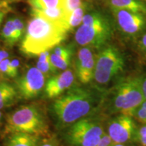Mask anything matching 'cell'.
Wrapping results in <instances>:
<instances>
[{"label": "cell", "mask_w": 146, "mask_h": 146, "mask_svg": "<svg viewBox=\"0 0 146 146\" xmlns=\"http://www.w3.org/2000/svg\"><path fill=\"white\" fill-rule=\"evenodd\" d=\"M96 58L90 47H83L78 50L76 60V74L82 84L86 85L94 78Z\"/></svg>", "instance_id": "cell-12"}, {"label": "cell", "mask_w": 146, "mask_h": 146, "mask_svg": "<svg viewBox=\"0 0 146 146\" xmlns=\"http://www.w3.org/2000/svg\"><path fill=\"white\" fill-rule=\"evenodd\" d=\"M141 85L143 97L146 99V78H143V80H141Z\"/></svg>", "instance_id": "cell-32"}, {"label": "cell", "mask_w": 146, "mask_h": 146, "mask_svg": "<svg viewBox=\"0 0 146 146\" xmlns=\"http://www.w3.org/2000/svg\"><path fill=\"white\" fill-rule=\"evenodd\" d=\"M98 104V98L94 91L73 85L55 98L50 105V112L56 127L64 129L92 114Z\"/></svg>", "instance_id": "cell-1"}, {"label": "cell", "mask_w": 146, "mask_h": 146, "mask_svg": "<svg viewBox=\"0 0 146 146\" xmlns=\"http://www.w3.org/2000/svg\"><path fill=\"white\" fill-rule=\"evenodd\" d=\"M0 72L2 73L5 76L14 78L10 66V60L8 58H5L0 62Z\"/></svg>", "instance_id": "cell-23"}, {"label": "cell", "mask_w": 146, "mask_h": 146, "mask_svg": "<svg viewBox=\"0 0 146 146\" xmlns=\"http://www.w3.org/2000/svg\"><path fill=\"white\" fill-rule=\"evenodd\" d=\"M10 66L12 69V73H13L14 78L18 77V72H19V67H20V61L18 59H13L10 60Z\"/></svg>", "instance_id": "cell-30"}, {"label": "cell", "mask_w": 146, "mask_h": 146, "mask_svg": "<svg viewBox=\"0 0 146 146\" xmlns=\"http://www.w3.org/2000/svg\"><path fill=\"white\" fill-rule=\"evenodd\" d=\"M143 100L141 79L130 77L125 78L115 87L112 104L114 108L122 114L132 116Z\"/></svg>", "instance_id": "cell-5"}, {"label": "cell", "mask_w": 146, "mask_h": 146, "mask_svg": "<svg viewBox=\"0 0 146 146\" xmlns=\"http://www.w3.org/2000/svg\"><path fill=\"white\" fill-rule=\"evenodd\" d=\"M87 5L83 3L81 6L70 14L67 21V28L68 32L81 25L83 16L86 14L85 12L87 10Z\"/></svg>", "instance_id": "cell-19"}, {"label": "cell", "mask_w": 146, "mask_h": 146, "mask_svg": "<svg viewBox=\"0 0 146 146\" xmlns=\"http://www.w3.org/2000/svg\"><path fill=\"white\" fill-rule=\"evenodd\" d=\"M18 99V96H8L0 99V110L14 105Z\"/></svg>", "instance_id": "cell-24"}, {"label": "cell", "mask_w": 146, "mask_h": 146, "mask_svg": "<svg viewBox=\"0 0 146 146\" xmlns=\"http://www.w3.org/2000/svg\"><path fill=\"white\" fill-rule=\"evenodd\" d=\"M74 73L71 69H67L60 74L50 76L45 82L44 94L47 99L54 100L74 85Z\"/></svg>", "instance_id": "cell-11"}, {"label": "cell", "mask_w": 146, "mask_h": 146, "mask_svg": "<svg viewBox=\"0 0 146 146\" xmlns=\"http://www.w3.org/2000/svg\"><path fill=\"white\" fill-rule=\"evenodd\" d=\"M32 9L43 10L62 7V0H27Z\"/></svg>", "instance_id": "cell-20"}, {"label": "cell", "mask_w": 146, "mask_h": 146, "mask_svg": "<svg viewBox=\"0 0 146 146\" xmlns=\"http://www.w3.org/2000/svg\"><path fill=\"white\" fill-rule=\"evenodd\" d=\"M141 106H142L145 107V108H146V100H145V101H143V103L141 104Z\"/></svg>", "instance_id": "cell-37"}, {"label": "cell", "mask_w": 146, "mask_h": 146, "mask_svg": "<svg viewBox=\"0 0 146 146\" xmlns=\"http://www.w3.org/2000/svg\"><path fill=\"white\" fill-rule=\"evenodd\" d=\"M73 54L72 45H58L54 48L50 54V60L52 65L58 70H65L70 64Z\"/></svg>", "instance_id": "cell-14"}, {"label": "cell", "mask_w": 146, "mask_h": 146, "mask_svg": "<svg viewBox=\"0 0 146 146\" xmlns=\"http://www.w3.org/2000/svg\"><path fill=\"white\" fill-rule=\"evenodd\" d=\"M124 66L125 60L120 51L113 45H106L96 56L94 78L98 84L106 85L121 72Z\"/></svg>", "instance_id": "cell-6"}, {"label": "cell", "mask_w": 146, "mask_h": 146, "mask_svg": "<svg viewBox=\"0 0 146 146\" xmlns=\"http://www.w3.org/2000/svg\"><path fill=\"white\" fill-rule=\"evenodd\" d=\"M9 54L6 51L0 50V62L5 58H8Z\"/></svg>", "instance_id": "cell-33"}, {"label": "cell", "mask_w": 146, "mask_h": 146, "mask_svg": "<svg viewBox=\"0 0 146 146\" xmlns=\"http://www.w3.org/2000/svg\"><path fill=\"white\" fill-rule=\"evenodd\" d=\"M39 137L26 133H14L10 135L5 146H38Z\"/></svg>", "instance_id": "cell-15"}, {"label": "cell", "mask_w": 146, "mask_h": 146, "mask_svg": "<svg viewBox=\"0 0 146 146\" xmlns=\"http://www.w3.org/2000/svg\"><path fill=\"white\" fill-rule=\"evenodd\" d=\"M139 46L143 52L146 53V33L143 35L141 39H140L139 42Z\"/></svg>", "instance_id": "cell-31"}, {"label": "cell", "mask_w": 146, "mask_h": 146, "mask_svg": "<svg viewBox=\"0 0 146 146\" xmlns=\"http://www.w3.org/2000/svg\"><path fill=\"white\" fill-rule=\"evenodd\" d=\"M108 134L114 143H125L135 136V124L131 116L122 114L110 122Z\"/></svg>", "instance_id": "cell-10"}, {"label": "cell", "mask_w": 146, "mask_h": 146, "mask_svg": "<svg viewBox=\"0 0 146 146\" xmlns=\"http://www.w3.org/2000/svg\"><path fill=\"white\" fill-rule=\"evenodd\" d=\"M113 141L110 137L109 135L105 134L102 136L98 144L96 146H112L113 145Z\"/></svg>", "instance_id": "cell-29"}, {"label": "cell", "mask_w": 146, "mask_h": 146, "mask_svg": "<svg viewBox=\"0 0 146 146\" xmlns=\"http://www.w3.org/2000/svg\"><path fill=\"white\" fill-rule=\"evenodd\" d=\"M8 1H10V2H12V1H18V0H8Z\"/></svg>", "instance_id": "cell-38"}, {"label": "cell", "mask_w": 146, "mask_h": 146, "mask_svg": "<svg viewBox=\"0 0 146 146\" xmlns=\"http://www.w3.org/2000/svg\"><path fill=\"white\" fill-rule=\"evenodd\" d=\"M137 119L142 123L146 124V108L145 107L139 106L134 113Z\"/></svg>", "instance_id": "cell-27"}, {"label": "cell", "mask_w": 146, "mask_h": 146, "mask_svg": "<svg viewBox=\"0 0 146 146\" xmlns=\"http://www.w3.org/2000/svg\"><path fill=\"white\" fill-rule=\"evenodd\" d=\"M135 137L142 146H146V125H144L136 131Z\"/></svg>", "instance_id": "cell-28"}, {"label": "cell", "mask_w": 146, "mask_h": 146, "mask_svg": "<svg viewBox=\"0 0 146 146\" xmlns=\"http://www.w3.org/2000/svg\"><path fill=\"white\" fill-rule=\"evenodd\" d=\"M82 0H62V7L69 16L71 12L83 4Z\"/></svg>", "instance_id": "cell-22"}, {"label": "cell", "mask_w": 146, "mask_h": 146, "mask_svg": "<svg viewBox=\"0 0 146 146\" xmlns=\"http://www.w3.org/2000/svg\"><path fill=\"white\" fill-rule=\"evenodd\" d=\"M13 21L14 25H15L16 30H17L18 36H19L20 39H21L24 36V35L25 33V31H26L25 30V24H24L23 21H22L21 18L17 17L13 18Z\"/></svg>", "instance_id": "cell-25"}, {"label": "cell", "mask_w": 146, "mask_h": 146, "mask_svg": "<svg viewBox=\"0 0 146 146\" xmlns=\"http://www.w3.org/2000/svg\"><path fill=\"white\" fill-rule=\"evenodd\" d=\"M112 35L110 19L103 12L91 11L84 15L74 39L78 45L100 50L106 45Z\"/></svg>", "instance_id": "cell-4"}, {"label": "cell", "mask_w": 146, "mask_h": 146, "mask_svg": "<svg viewBox=\"0 0 146 146\" xmlns=\"http://www.w3.org/2000/svg\"><path fill=\"white\" fill-rule=\"evenodd\" d=\"M140 1H143V2H146V0H140Z\"/></svg>", "instance_id": "cell-39"}, {"label": "cell", "mask_w": 146, "mask_h": 146, "mask_svg": "<svg viewBox=\"0 0 146 146\" xmlns=\"http://www.w3.org/2000/svg\"><path fill=\"white\" fill-rule=\"evenodd\" d=\"M38 146H58V141L54 136H47L42 140H39Z\"/></svg>", "instance_id": "cell-26"}, {"label": "cell", "mask_w": 146, "mask_h": 146, "mask_svg": "<svg viewBox=\"0 0 146 146\" xmlns=\"http://www.w3.org/2000/svg\"><path fill=\"white\" fill-rule=\"evenodd\" d=\"M1 37L5 44L8 47L14 46L21 40L14 25L13 18L6 21L1 31Z\"/></svg>", "instance_id": "cell-17"}, {"label": "cell", "mask_w": 146, "mask_h": 146, "mask_svg": "<svg viewBox=\"0 0 146 146\" xmlns=\"http://www.w3.org/2000/svg\"><path fill=\"white\" fill-rule=\"evenodd\" d=\"M50 54V51H46L40 54L38 56L39 58L36 66V68L45 76H49V77H50L52 74H56L58 71L51 62Z\"/></svg>", "instance_id": "cell-18"}, {"label": "cell", "mask_w": 146, "mask_h": 146, "mask_svg": "<svg viewBox=\"0 0 146 146\" xmlns=\"http://www.w3.org/2000/svg\"><path fill=\"white\" fill-rule=\"evenodd\" d=\"M26 133L37 137L49 136L50 126L46 112L37 103L23 105L7 114L3 133Z\"/></svg>", "instance_id": "cell-3"}, {"label": "cell", "mask_w": 146, "mask_h": 146, "mask_svg": "<svg viewBox=\"0 0 146 146\" xmlns=\"http://www.w3.org/2000/svg\"><path fill=\"white\" fill-rule=\"evenodd\" d=\"M105 134L98 120L83 118L66 129L65 139L74 146H96Z\"/></svg>", "instance_id": "cell-7"}, {"label": "cell", "mask_w": 146, "mask_h": 146, "mask_svg": "<svg viewBox=\"0 0 146 146\" xmlns=\"http://www.w3.org/2000/svg\"><path fill=\"white\" fill-rule=\"evenodd\" d=\"M31 16H37V17H40L47 20V21L58 24L66 29L67 31L68 32V28H67V21H68V15L66 12L63 7L43 9V10L31 8Z\"/></svg>", "instance_id": "cell-13"}, {"label": "cell", "mask_w": 146, "mask_h": 146, "mask_svg": "<svg viewBox=\"0 0 146 146\" xmlns=\"http://www.w3.org/2000/svg\"><path fill=\"white\" fill-rule=\"evenodd\" d=\"M67 33L66 29L58 24L32 16L27 24L20 50L27 56H37L60 45Z\"/></svg>", "instance_id": "cell-2"}, {"label": "cell", "mask_w": 146, "mask_h": 146, "mask_svg": "<svg viewBox=\"0 0 146 146\" xmlns=\"http://www.w3.org/2000/svg\"><path fill=\"white\" fill-rule=\"evenodd\" d=\"M8 96H18L15 87L7 81H0V99Z\"/></svg>", "instance_id": "cell-21"}, {"label": "cell", "mask_w": 146, "mask_h": 146, "mask_svg": "<svg viewBox=\"0 0 146 146\" xmlns=\"http://www.w3.org/2000/svg\"><path fill=\"white\" fill-rule=\"evenodd\" d=\"M16 78L14 85L18 99L24 101L36 99L44 90L45 76L36 67H30Z\"/></svg>", "instance_id": "cell-8"}, {"label": "cell", "mask_w": 146, "mask_h": 146, "mask_svg": "<svg viewBox=\"0 0 146 146\" xmlns=\"http://www.w3.org/2000/svg\"><path fill=\"white\" fill-rule=\"evenodd\" d=\"M5 16V12L3 10H0V25H1V22L3 21V17Z\"/></svg>", "instance_id": "cell-34"}, {"label": "cell", "mask_w": 146, "mask_h": 146, "mask_svg": "<svg viewBox=\"0 0 146 146\" xmlns=\"http://www.w3.org/2000/svg\"><path fill=\"white\" fill-rule=\"evenodd\" d=\"M118 27L123 33L136 36L146 29V16L143 14L120 9H111Z\"/></svg>", "instance_id": "cell-9"}, {"label": "cell", "mask_w": 146, "mask_h": 146, "mask_svg": "<svg viewBox=\"0 0 146 146\" xmlns=\"http://www.w3.org/2000/svg\"><path fill=\"white\" fill-rule=\"evenodd\" d=\"M2 118H3V114L0 111V126L1 125V123H2Z\"/></svg>", "instance_id": "cell-35"}, {"label": "cell", "mask_w": 146, "mask_h": 146, "mask_svg": "<svg viewBox=\"0 0 146 146\" xmlns=\"http://www.w3.org/2000/svg\"><path fill=\"white\" fill-rule=\"evenodd\" d=\"M111 9H120L137 12L146 16V4L140 0H110Z\"/></svg>", "instance_id": "cell-16"}, {"label": "cell", "mask_w": 146, "mask_h": 146, "mask_svg": "<svg viewBox=\"0 0 146 146\" xmlns=\"http://www.w3.org/2000/svg\"><path fill=\"white\" fill-rule=\"evenodd\" d=\"M112 146H125V145H123V144H121V143H114V144H113Z\"/></svg>", "instance_id": "cell-36"}]
</instances>
